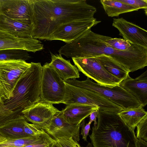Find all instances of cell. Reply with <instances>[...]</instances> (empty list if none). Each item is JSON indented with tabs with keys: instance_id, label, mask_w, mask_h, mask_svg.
<instances>
[{
	"instance_id": "10",
	"label": "cell",
	"mask_w": 147,
	"mask_h": 147,
	"mask_svg": "<svg viewBox=\"0 0 147 147\" xmlns=\"http://www.w3.org/2000/svg\"><path fill=\"white\" fill-rule=\"evenodd\" d=\"M60 111L51 103L41 100L29 108L22 111L26 120L45 130L54 116Z\"/></svg>"
},
{
	"instance_id": "35",
	"label": "cell",
	"mask_w": 147,
	"mask_h": 147,
	"mask_svg": "<svg viewBox=\"0 0 147 147\" xmlns=\"http://www.w3.org/2000/svg\"><path fill=\"white\" fill-rule=\"evenodd\" d=\"M137 144L138 147H147V142L142 139H138Z\"/></svg>"
},
{
	"instance_id": "24",
	"label": "cell",
	"mask_w": 147,
	"mask_h": 147,
	"mask_svg": "<svg viewBox=\"0 0 147 147\" xmlns=\"http://www.w3.org/2000/svg\"><path fill=\"white\" fill-rule=\"evenodd\" d=\"M31 58L26 50L19 49L0 50V61L10 60H26Z\"/></svg>"
},
{
	"instance_id": "37",
	"label": "cell",
	"mask_w": 147,
	"mask_h": 147,
	"mask_svg": "<svg viewBox=\"0 0 147 147\" xmlns=\"http://www.w3.org/2000/svg\"><path fill=\"white\" fill-rule=\"evenodd\" d=\"M86 147H93L92 144L90 142H88Z\"/></svg>"
},
{
	"instance_id": "31",
	"label": "cell",
	"mask_w": 147,
	"mask_h": 147,
	"mask_svg": "<svg viewBox=\"0 0 147 147\" xmlns=\"http://www.w3.org/2000/svg\"><path fill=\"white\" fill-rule=\"evenodd\" d=\"M125 4L131 6L138 10L147 9V0H119Z\"/></svg>"
},
{
	"instance_id": "27",
	"label": "cell",
	"mask_w": 147,
	"mask_h": 147,
	"mask_svg": "<svg viewBox=\"0 0 147 147\" xmlns=\"http://www.w3.org/2000/svg\"><path fill=\"white\" fill-rule=\"evenodd\" d=\"M103 37L107 45L119 50L126 51L129 50L136 45L132 44L128 41L121 38H112L103 35Z\"/></svg>"
},
{
	"instance_id": "25",
	"label": "cell",
	"mask_w": 147,
	"mask_h": 147,
	"mask_svg": "<svg viewBox=\"0 0 147 147\" xmlns=\"http://www.w3.org/2000/svg\"><path fill=\"white\" fill-rule=\"evenodd\" d=\"M47 138L43 137H28L17 139L6 140L0 142V147L3 146H12L14 147H23L27 145L40 142Z\"/></svg>"
},
{
	"instance_id": "4",
	"label": "cell",
	"mask_w": 147,
	"mask_h": 147,
	"mask_svg": "<svg viewBox=\"0 0 147 147\" xmlns=\"http://www.w3.org/2000/svg\"><path fill=\"white\" fill-rule=\"evenodd\" d=\"M42 70L40 63H31L18 80L12 96L3 102L6 109L12 112H22L40 100Z\"/></svg>"
},
{
	"instance_id": "14",
	"label": "cell",
	"mask_w": 147,
	"mask_h": 147,
	"mask_svg": "<svg viewBox=\"0 0 147 147\" xmlns=\"http://www.w3.org/2000/svg\"><path fill=\"white\" fill-rule=\"evenodd\" d=\"M80 125L72 124L67 122L60 111L54 116L49 126L45 131L55 140L63 137H72L78 142L80 140Z\"/></svg>"
},
{
	"instance_id": "17",
	"label": "cell",
	"mask_w": 147,
	"mask_h": 147,
	"mask_svg": "<svg viewBox=\"0 0 147 147\" xmlns=\"http://www.w3.org/2000/svg\"><path fill=\"white\" fill-rule=\"evenodd\" d=\"M32 24L21 22L0 13V30L17 38H31Z\"/></svg>"
},
{
	"instance_id": "9",
	"label": "cell",
	"mask_w": 147,
	"mask_h": 147,
	"mask_svg": "<svg viewBox=\"0 0 147 147\" xmlns=\"http://www.w3.org/2000/svg\"><path fill=\"white\" fill-rule=\"evenodd\" d=\"M72 59L78 70L100 85L112 88L121 81L108 73L95 57Z\"/></svg>"
},
{
	"instance_id": "3",
	"label": "cell",
	"mask_w": 147,
	"mask_h": 147,
	"mask_svg": "<svg viewBox=\"0 0 147 147\" xmlns=\"http://www.w3.org/2000/svg\"><path fill=\"white\" fill-rule=\"evenodd\" d=\"M97 118L89 135L93 147H138L134 131L117 113L98 110Z\"/></svg>"
},
{
	"instance_id": "28",
	"label": "cell",
	"mask_w": 147,
	"mask_h": 147,
	"mask_svg": "<svg viewBox=\"0 0 147 147\" xmlns=\"http://www.w3.org/2000/svg\"><path fill=\"white\" fill-rule=\"evenodd\" d=\"M24 129L25 133L29 136L53 138L45 130L34 124L28 123L26 120L24 122Z\"/></svg>"
},
{
	"instance_id": "23",
	"label": "cell",
	"mask_w": 147,
	"mask_h": 147,
	"mask_svg": "<svg viewBox=\"0 0 147 147\" xmlns=\"http://www.w3.org/2000/svg\"><path fill=\"white\" fill-rule=\"evenodd\" d=\"M95 57L108 73L121 81L124 80L129 74V72L110 57L102 55Z\"/></svg>"
},
{
	"instance_id": "29",
	"label": "cell",
	"mask_w": 147,
	"mask_h": 147,
	"mask_svg": "<svg viewBox=\"0 0 147 147\" xmlns=\"http://www.w3.org/2000/svg\"><path fill=\"white\" fill-rule=\"evenodd\" d=\"M136 138L138 139H142L147 141V115L137 125Z\"/></svg>"
},
{
	"instance_id": "36",
	"label": "cell",
	"mask_w": 147,
	"mask_h": 147,
	"mask_svg": "<svg viewBox=\"0 0 147 147\" xmlns=\"http://www.w3.org/2000/svg\"><path fill=\"white\" fill-rule=\"evenodd\" d=\"M48 147H61L56 140L50 144Z\"/></svg>"
},
{
	"instance_id": "38",
	"label": "cell",
	"mask_w": 147,
	"mask_h": 147,
	"mask_svg": "<svg viewBox=\"0 0 147 147\" xmlns=\"http://www.w3.org/2000/svg\"><path fill=\"white\" fill-rule=\"evenodd\" d=\"M3 139V137L0 134V142H2Z\"/></svg>"
},
{
	"instance_id": "8",
	"label": "cell",
	"mask_w": 147,
	"mask_h": 147,
	"mask_svg": "<svg viewBox=\"0 0 147 147\" xmlns=\"http://www.w3.org/2000/svg\"><path fill=\"white\" fill-rule=\"evenodd\" d=\"M31 63L22 60L0 61V101L12 96L15 86L22 75Z\"/></svg>"
},
{
	"instance_id": "15",
	"label": "cell",
	"mask_w": 147,
	"mask_h": 147,
	"mask_svg": "<svg viewBox=\"0 0 147 147\" xmlns=\"http://www.w3.org/2000/svg\"><path fill=\"white\" fill-rule=\"evenodd\" d=\"M43 49V44L37 39L18 38L0 30V50L19 49L35 53Z\"/></svg>"
},
{
	"instance_id": "19",
	"label": "cell",
	"mask_w": 147,
	"mask_h": 147,
	"mask_svg": "<svg viewBox=\"0 0 147 147\" xmlns=\"http://www.w3.org/2000/svg\"><path fill=\"white\" fill-rule=\"evenodd\" d=\"M99 109L98 107L88 105H67L61 111L65 119L70 123L78 125L89 116L93 112Z\"/></svg>"
},
{
	"instance_id": "2",
	"label": "cell",
	"mask_w": 147,
	"mask_h": 147,
	"mask_svg": "<svg viewBox=\"0 0 147 147\" xmlns=\"http://www.w3.org/2000/svg\"><path fill=\"white\" fill-rule=\"evenodd\" d=\"M58 51L59 54L67 58L105 55L111 57L129 73L147 66V48L136 45L129 50H117L106 44L103 35L95 33L91 30L66 43Z\"/></svg>"
},
{
	"instance_id": "22",
	"label": "cell",
	"mask_w": 147,
	"mask_h": 147,
	"mask_svg": "<svg viewBox=\"0 0 147 147\" xmlns=\"http://www.w3.org/2000/svg\"><path fill=\"white\" fill-rule=\"evenodd\" d=\"M100 2L107 15L111 17L118 16L122 14L138 10L119 0H102Z\"/></svg>"
},
{
	"instance_id": "21",
	"label": "cell",
	"mask_w": 147,
	"mask_h": 147,
	"mask_svg": "<svg viewBox=\"0 0 147 147\" xmlns=\"http://www.w3.org/2000/svg\"><path fill=\"white\" fill-rule=\"evenodd\" d=\"M125 123L134 131L139 122L147 115L142 107L123 109L117 113Z\"/></svg>"
},
{
	"instance_id": "20",
	"label": "cell",
	"mask_w": 147,
	"mask_h": 147,
	"mask_svg": "<svg viewBox=\"0 0 147 147\" xmlns=\"http://www.w3.org/2000/svg\"><path fill=\"white\" fill-rule=\"evenodd\" d=\"M26 119L10 121L0 127V134L6 140L21 138L30 137L24 132V122Z\"/></svg>"
},
{
	"instance_id": "12",
	"label": "cell",
	"mask_w": 147,
	"mask_h": 147,
	"mask_svg": "<svg viewBox=\"0 0 147 147\" xmlns=\"http://www.w3.org/2000/svg\"><path fill=\"white\" fill-rule=\"evenodd\" d=\"M112 26L124 39L132 44L147 48V31L123 18L113 19Z\"/></svg>"
},
{
	"instance_id": "6",
	"label": "cell",
	"mask_w": 147,
	"mask_h": 147,
	"mask_svg": "<svg viewBox=\"0 0 147 147\" xmlns=\"http://www.w3.org/2000/svg\"><path fill=\"white\" fill-rule=\"evenodd\" d=\"M65 83V94L63 103L98 107L99 110L117 113L123 109L96 92Z\"/></svg>"
},
{
	"instance_id": "11",
	"label": "cell",
	"mask_w": 147,
	"mask_h": 147,
	"mask_svg": "<svg viewBox=\"0 0 147 147\" xmlns=\"http://www.w3.org/2000/svg\"><path fill=\"white\" fill-rule=\"evenodd\" d=\"M100 22L97 20L78 21L62 24L56 28L48 40H60L66 43L70 42Z\"/></svg>"
},
{
	"instance_id": "16",
	"label": "cell",
	"mask_w": 147,
	"mask_h": 147,
	"mask_svg": "<svg viewBox=\"0 0 147 147\" xmlns=\"http://www.w3.org/2000/svg\"><path fill=\"white\" fill-rule=\"evenodd\" d=\"M119 85L135 97L143 107L147 104V70L135 79L129 74Z\"/></svg>"
},
{
	"instance_id": "26",
	"label": "cell",
	"mask_w": 147,
	"mask_h": 147,
	"mask_svg": "<svg viewBox=\"0 0 147 147\" xmlns=\"http://www.w3.org/2000/svg\"><path fill=\"white\" fill-rule=\"evenodd\" d=\"M25 119L20 111L12 112L6 109L3 102L0 101V127L16 120Z\"/></svg>"
},
{
	"instance_id": "33",
	"label": "cell",
	"mask_w": 147,
	"mask_h": 147,
	"mask_svg": "<svg viewBox=\"0 0 147 147\" xmlns=\"http://www.w3.org/2000/svg\"><path fill=\"white\" fill-rule=\"evenodd\" d=\"M55 141L54 139H46L42 141L31 144L23 147H48L51 143Z\"/></svg>"
},
{
	"instance_id": "13",
	"label": "cell",
	"mask_w": 147,
	"mask_h": 147,
	"mask_svg": "<svg viewBox=\"0 0 147 147\" xmlns=\"http://www.w3.org/2000/svg\"><path fill=\"white\" fill-rule=\"evenodd\" d=\"M0 13L21 22L32 24L29 0H0Z\"/></svg>"
},
{
	"instance_id": "30",
	"label": "cell",
	"mask_w": 147,
	"mask_h": 147,
	"mask_svg": "<svg viewBox=\"0 0 147 147\" xmlns=\"http://www.w3.org/2000/svg\"><path fill=\"white\" fill-rule=\"evenodd\" d=\"M55 140L61 147H83L72 137H63Z\"/></svg>"
},
{
	"instance_id": "5",
	"label": "cell",
	"mask_w": 147,
	"mask_h": 147,
	"mask_svg": "<svg viewBox=\"0 0 147 147\" xmlns=\"http://www.w3.org/2000/svg\"><path fill=\"white\" fill-rule=\"evenodd\" d=\"M64 82L69 84L96 92L123 109L140 107H143L142 104L135 97L119 85L110 88L94 83L88 77L83 81H79L74 79Z\"/></svg>"
},
{
	"instance_id": "1",
	"label": "cell",
	"mask_w": 147,
	"mask_h": 147,
	"mask_svg": "<svg viewBox=\"0 0 147 147\" xmlns=\"http://www.w3.org/2000/svg\"><path fill=\"white\" fill-rule=\"evenodd\" d=\"M32 24L31 37L48 40L56 28L72 22L93 21L96 8L85 0H29Z\"/></svg>"
},
{
	"instance_id": "18",
	"label": "cell",
	"mask_w": 147,
	"mask_h": 147,
	"mask_svg": "<svg viewBox=\"0 0 147 147\" xmlns=\"http://www.w3.org/2000/svg\"><path fill=\"white\" fill-rule=\"evenodd\" d=\"M51 60L49 64L62 80L64 81L80 78L78 69L71 63L69 60L65 59L59 54L51 53Z\"/></svg>"
},
{
	"instance_id": "7",
	"label": "cell",
	"mask_w": 147,
	"mask_h": 147,
	"mask_svg": "<svg viewBox=\"0 0 147 147\" xmlns=\"http://www.w3.org/2000/svg\"><path fill=\"white\" fill-rule=\"evenodd\" d=\"M65 82L46 63L42 66L40 89V100L52 104L63 103L65 94Z\"/></svg>"
},
{
	"instance_id": "34",
	"label": "cell",
	"mask_w": 147,
	"mask_h": 147,
	"mask_svg": "<svg viewBox=\"0 0 147 147\" xmlns=\"http://www.w3.org/2000/svg\"><path fill=\"white\" fill-rule=\"evenodd\" d=\"M98 110H97L93 112L89 115L90 120L89 121L91 123L93 121H94L93 126L94 127H96L97 124L96 118L98 116Z\"/></svg>"
},
{
	"instance_id": "39",
	"label": "cell",
	"mask_w": 147,
	"mask_h": 147,
	"mask_svg": "<svg viewBox=\"0 0 147 147\" xmlns=\"http://www.w3.org/2000/svg\"><path fill=\"white\" fill-rule=\"evenodd\" d=\"M12 147V146H3V147Z\"/></svg>"
},
{
	"instance_id": "32",
	"label": "cell",
	"mask_w": 147,
	"mask_h": 147,
	"mask_svg": "<svg viewBox=\"0 0 147 147\" xmlns=\"http://www.w3.org/2000/svg\"><path fill=\"white\" fill-rule=\"evenodd\" d=\"M91 123L89 121L88 123L85 124V120H84L80 123V127L81 129V134L82 136V139L85 141H87V137L90 129V126Z\"/></svg>"
}]
</instances>
